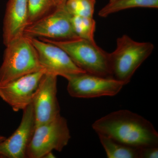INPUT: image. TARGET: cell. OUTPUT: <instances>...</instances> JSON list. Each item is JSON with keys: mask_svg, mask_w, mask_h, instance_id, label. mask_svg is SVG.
Segmentation results:
<instances>
[{"mask_svg": "<svg viewBox=\"0 0 158 158\" xmlns=\"http://www.w3.org/2000/svg\"><path fill=\"white\" fill-rule=\"evenodd\" d=\"M92 127L98 135L131 147L158 146V134L152 123L129 110L112 112L94 122Z\"/></svg>", "mask_w": 158, "mask_h": 158, "instance_id": "obj_1", "label": "cell"}, {"mask_svg": "<svg viewBox=\"0 0 158 158\" xmlns=\"http://www.w3.org/2000/svg\"><path fill=\"white\" fill-rule=\"evenodd\" d=\"M154 45L149 42H138L127 35L116 40L115 50L109 53L110 70L113 78L128 84L134 73L150 56Z\"/></svg>", "mask_w": 158, "mask_h": 158, "instance_id": "obj_2", "label": "cell"}, {"mask_svg": "<svg viewBox=\"0 0 158 158\" xmlns=\"http://www.w3.org/2000/svg\"><path fill=\"white\" fill-rule=\"evenodd\" d=\"M42 40L64 50L74 63L85 72L104 77L113 78L109 53L99 47L95 41L80 38L64 40Z\"/></svg>", "mask_w": 158, "mask_h": 158, "instance_id": "obj_3", "label": "cell"}, {"mask_svg": "<svg viewBox=\"0 0 158 158\" xmlns=\"http://www.w3.org/2000/svg\"><path fill=\"white\" fill-rule=\"evenodd\" d=\"M6 46L0 67V85L42 70L37 52L29 37L22 35Z\"/></svg>", "mask_w": 158, "mask_h": 158, "instance_id": "obj_4", "label": "cell"}, {"mask_svg": "<svg viewBox=\"0 0 158 158\" xmlns=\"http://www.w3.org/2000/svg\"><path fill=\"white\" fill-rule=\"evenodd\" d=\"M70 138L67 120L60 115L49 122L35 127L26 158H43L53 150L61 152Z\"/></svg>", "mask_w": 158, "mask_h": 158, "instance_id": "obj_5", "label": "cell"}, {"mask_svg": "<svg viewBox=\"0 0 158 158\" xmlns=\"http://www.w3.org/2000/svg\"><path fill=\"white\" fill-rule=\"evenodd\" d=\"M72 15L61 6L54 11L29 24L23 35L30 38L64 40L79 38L72 24Z\"/></svg>", "mask_w": 158, "mask_h": 158, "instance_id": "obj_6", "label": "cell"}, {"mask_svg": "<svg viewBox=\"0 0 158 158\" xmlns=\"http://www.w3.org/2000/svg\"><path fill=\"white\" fill-rule=\"evenodd\" d=\"M66 80L68 93L71 96L77 98L115 96L125 85L113 78L104 77L86 72L73 75Z\"/></svg>", "mask_w": 158, "mask_h": 158, "instance_id": "obj_7", "label": "cell"}, {"mask_svg": "<svg viewBox=\"0 0 158 158\" xmlns=\"http://www.w3.org/2000/svg\"><path fill=\"white\" fill-rule=\"evenodd\" d=\"M29 38L37 52L40 66L46 73L66 79L73 75L85 72L61 48L42 39Z\"/></svg>", "mask_w": 158, "mask_h": 158, "instance_id": "obj_8", "label": "cell"}, {"mask_svg": "<svg viewBox=\"0 0 158 158\" xmlns=\"http://www.w3.org/2000/svg\"><path fill=\"white\" fill-rule=\"evenodd\" d=\"M44 69L25 75L0 85V98L15 112L23 110L32 104L44 75Z\"/></svg>", "mask_w": 158, "mask_h": 158, "instance_id": "obj_9", "label": "cell"}, {"mask_svg": "<svg viewBox=\"0 0 158 158\" xmlns=\"http://www.w3.org/2000/svg\"><path fill=\"white\" fill-rule=\"evenodd\" d=\"M57 94V76L45 73L32 103L36 127L49 122L60 115Z\"/></svg>", "mask_w": 158, "mask_h": 158, "instance_id": "obj_10", "label": "cell"}, {"mask_svg": "<svg viewBox=\"0 0 158 158\" xmlns=\"http://www.w3.org/2000/svg\"><path fill=\"white\" fill-rule=\"evenodd\" d=\"M23 111L22 118L19 127L10 137L0 143L2 158H26L36 123L32 104Z\"/></svg>", "mask_w": 158, "mask_h": 158, "instance_id": "obj_11", "label": "cell"}, {"mask_svg": "<svg viewBox=\"0 0 158 158\" xmlns=\"http://www.w3.org/2000/svg\"><path fill=\"white\" fill-rule=\"evenodd\" d=\"M28 0H9L3 22L5 45L23 35L28 25Z\"/></svg>", "mask_w": 158, "mask_h": 158, "instance_id": "obj_12", "label": "cell"}, {"mask_svg": "<svg viewBox=\"0 0 158 158\" xmlns=\"http://www.w3.org/2000/svg\"><path fill=\"white\" fill-rule=\"evenodd\" d=\"M108 158H139L140 148L131 147L109 137L98 135Z\"/></svg>", "mask_w": 158, "mask_h": 158, "instance_id": "obj_13", "label": "cell"}, {"mask_svg": "<svg viewBox=\"0 0 158 158\" xmlns=\"http://www.w3.org/2000/svg\"><path fill=\"white\" fill-rule=\"evenodd\" d=\"M135 8H158V0H117L109 2L98 12L101 17H106L118 11Z\"/></svg>", "mask_w": 158, "mask_h": 158, "instance_id": "obj_14", "label": "cell"}, {"mask_svg": "<svg viewBox=\"0 0 158 158\" xmlns=\"http://www.w3.org/2000/svg\"><path fill=\"white\" fill-rule=\"evenodd\" d=\"M63 6L62 0H28V25Z\"/></svg>", "mask_w": 158, "mask_h": 158, "instance_id": "obj_15", "label": "cell"}, {"mask_svg": "<svg viewBox=\"0 0 158 158\" xmlns=\"http://www.w3.org/2000/svg\"><path fill=\"white\" fill-rule=\"evenodd\" d=\"M71 22L73 31L77 37L94 41L96 23L93 17L72 15Z\"/></svg>", "mask_w": 158, "mask_h": 158, "instance_id": "obj_16", "label": "cell"}, {"mask_svg": "<svg viewBox=\"0 0 158 158\" xmlns=\"http://www.w3.org/2000/svg\"><path fill=\"white\" fill-rule=\"evenodd\" d=\"M96 0H66L65 9L72 15L93 17Z\"/></svg>", "mask_w": 158, "mask_h": 158, "instance_id": "obj_17", "label": "cell"}, {"mask_svg": "<svg viewBox=\"0 0 158 158\" xmlns=\"http://www.w3.org/2000/svg\"><path fill=\"white\" fill-rule=\"evenodd\" d=\"M158 157V146L140 148L139 158H157Z\"/></svg>", "mask_w": 158, "mask_h": 158, "instance_id": "obj_18", "label": "cell"}, {"mask_svg": "<svg viewBox=\"0 0 158 158\" xmlns=\"http://www.w3.org/2000/svg\"><path fill=\"white\" fill-rule=\"evenodd\" d=\"M44 158H56L55 155L53 154V153L52 152H48V153L46 155Z\"/></svg>", "mask_w": 158, "mask_h": 158, "instance_id": "obj_19", "label": "cell"}, {"mask_svg": "<svg viewBox=\"0 0 158 158\" xmlns=\"http://www.w3.org/2000/svg\"><path fill=\"white\" fill-rule=\"evenodd\" d=\"M6 138V137H4V136L0 135V143H1L2 141ZM0 158H2V157L1 156H0Z\"/></svg>", "mask_w": 158, "mask_h": 158, "instance_id": "obj_20", "label": "cell"}, {"mask_svg": "<svg viewBox=\"0 0 158 158\" xmlns=\"http://www.w3.org/2000/svg\"><path fill=\"white\" fill-rule=\"evenodd\" d=\"M66 0H62V3H63V5L65 6V2H66Z\"/></svg>", "mask_w": 158, "mask_h": 158, "instance_id": "obj_21", "label": "cell"}, {"mask_svg": "<svg viewBox=\"0 0 158 158\" xmlns=\"http://www.w3.org/2000/svg\"><path fill=\"white\" fill-rule=\"evenodd\" d=\"M116 1H117V0H110L109 2H115Z\"/></svg>", "mask_w": 158, "mask_h": 158, "instance_id": "obj_22", "label": "cell"}]
</instances>
